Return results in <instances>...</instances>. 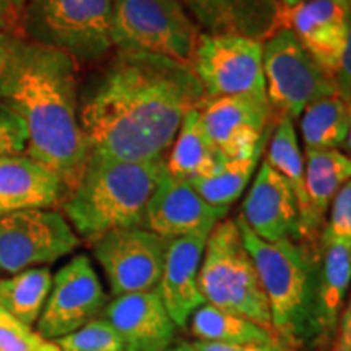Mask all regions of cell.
<instances>
[{
	"label": "cell",
	"instance_id": "obj_37",
	"mask_svg": "<svg viewBox=\"0 0 351 351\" xmlns=\"http://www.w3.org/2000/svg\"><path fill=\"white\" fill-rule=\"evenodd\" d=\"M16 41H19V38L0 33V82H2L3 73H5L8 60H10L13 47H15Z\"/></svg>",
	"mask_w": 351,
	"mask_h": 351
},
{
	"label": "cell",
	"instance_id": "obj_34",
	"mask_svg": "<svg viewBox=\"0 0 351 351\" xmlns=\"http://www.w3.org/2000/svg\"><path fill=\"white\" fill-rule=\"evenodd\" d=\"M335 83L339 96L346 103H351V12H350V25L348 34H346V43L339 70L335 73Z\"/></svg>",
	"mask_w": 351,
	"mask_h": 351
},
{
	"label": "cell",
	"instance_id": "obj_29",
	"mask_svg": "<svg viewBox=\"0 0 351 351\" xmlns=\"http://www.w3.org/2000/svg\"><path fill=\"white\" fill-rule=\"evenodd\" d=\"M62 351H127L124 340L104 319H93L77 332L57 340Z\"/></svg>",
	"mask_w": 351,
	"mask_h": 351
},
{
	"label": "cell",
	"instance_id": "obj_7",
	"mask_svg": "<svg viewBox=\"0 0 351 351\" xmlns=\"http://www.w3.org/2000/svg\"><path fill=\"white\" fill-rule=\"evenodd\" d=\"M200 34L178 0H112L111 38L117 52L155 54L191 67Z\"/></svg>",
	"mask_w": 351,
	"mask_h": 351
},
{
	"label": "cell",
	"instance_id": "obj_21",
	"mask_svg": "<svg viewBox=\"0 0 351 351\" xmlns=\"http://www.w3.org/2000/svg\"><path fill=\"white\" fill-rule=\"evenodd\" d=\"M351 285V247L320 236L317 317L322 346L332 343Z\"/></svg>",
	"mask_w": 351,
	"mask_h": 351
},
{
	"label": "cell",
	"instance_id": "obj_39",
	"mask_svg": "<svg viewBox=\"0 0 351 351\" xmlns=\"http://www.w3.org/2000/svg\"><path fill=\"white\" fill-rule=\"evenodd\" d=\"M278 2L282 8H295L298 5H301V3L307 2V0H278Z\"/></svg>",
	"mask_w": 351,
	"mask_h": 351
},
{
	"label": "cell",
	"instance_id": "obj_22",
	"mask_svg": "<svg viewBox=\"0 0 351 351\" xmlns=\"http://www.w3.org/2000/svg\"><path fill=\"white\" fill-rule=\"evenodd\" d=\"M304 168L309 200L307 241L319 243L333 197L351 179V156L339 150H304Z\"/></svg>",
	"mask_w": 351,
	"mask_h": 351
},
{
	"label": "cell",
	"instance_id": "obj_12",
	"mask_svg": "<svg viewBox=\"0 0 351 351\" xmlns=\"http://www.w3.org/2000/svg\"><path fill=\"white\" fill-rule=\"evenodd\" d=\"M168 241L143 228H127L93 243L95 258L108 276L112 296L155 289L163 275Z\"/></svg>",
	"mask_w": 351,
	"mask_h": 351
},
{
	"label": "cell",
	"instance_id": "obj_32",
	"mask_svg": "<svg viewBox=\"0 0 351 351\" xmlns=\"http://www.w3.org/2000/svg\"><path fill=\"white\" fill-rule=\"evenodd\" d=\"M26 148V129L19 114L0 103V158L20 156Z\"/></svg>",
	"mask_w": 351,
	"mask_h": 351
},
{
	"label": "cell",
	"instance_id": "obj_4",
	"mask_svg": "<svg viewBox=\"0 0 351 351\" xmlns=\"http://www.w3.org/2000/svg\"><path fill=\"white\" fill-rule=\"evenodd\" d=\"M166 171V156L134 163L90 155L75 191L60 205L78 234L93 244L111 231L143 226L148 202Z\"/></svg>",
	"mask_w": 351,
	"mask_h": 351
},
{
	"label": "cell",
	"instance_id": "obj_41",
	"mask_svg": "<svg viewBox=\"0 0 351 351\" xmlns=\"http://www.w3.org/2000/svg\"><path fill=\"white\" fill-rule=\"evenodd\" d=\"M348 114H350V129H348V137H346V148L351 153V103H348Z\"/></svg>",
	"mask_w": 351,
	"mask_h": 351
},
{
	"label": "cell",
	"instance_id": "obj_36",
	"mask_svg": "<svg viewBox=\"0 0 351 351\" xmlns=\"http://www.w3.org/2000/svg\"><path fill=\"white\" fill-rule=\"evenodd\" d=\"M332 351H351V298L340 314L332 340Z\"/></svg>",
	"mask_w": 351,
	"mask_h": 351
},
{
	"label": "cell",
	"instance_id": "obj_28",
	"mask_svg": "<svg viewBox=\"0 0 351 351\" xmlns=\"http://www.w3.org/2000/svg\"><path fill=\"white\" fill-rule=\"evenodd\" d=\"M52 276L47 269H29L8 280H0V307L25 326L36 322L49 295Z\"/></svg>",
	"mask_w": 351,
	"mask_h": 351
},
{
	"label": "cell",
	"instance_id": "obj_42",
	"mask_svg": "<svg viewBox=\"0 0 351 351\" xmlns=\"http://www.w3.org/2000/svg\"><path fill=\"white\" fill-rule=\"evenodd\" d=\"M262 2L269 3V5H274V7H280V2H278V0H262Z\"/></svg>",
	"mask_w": 351,
	"mask_h": 351
},
{
	"label": "cell",
	"instance_id": "obj_6",
	"mask_svg": "<svg viewBox=\"0 0 351 351\" xmlns=\"http://www.w3.org/2000/svg\"><path fill=\"white\" fill-rule=\"evenodd\" d=\"M112 0H28L25 41L52 47L75 62H96L112 49Z\"/></svg>",
	"mask_w": 351,
	"mask_h": 351
},
{
	"label": "cell",
	"instance_id": "obj_17",
	"mask_svg": "<svg viewBox=\"0 0 351 351\" xmlns=\"http://www.w3.org/2000/svg\"><path fill=\"white\" fill-rule=\"evenodd\" d=\"M241 217L254 234L269 243L302 239L300 212L287 181L263 161L243 202Z\"/></svg>",
	"mask_w": 351,
	"mask_h": 351
},
{
	"label": "cell",
	"instance_id": "obj_27",
	"mask_svg": "<svg viewBox=\"0 0 351 351\" xmlns=\"http://www.w3.org/2000/svg\"><path fill=\"white\" fill-rule=\"evenodd\" d=\"M263 148H258L256 153L238 158V160H226L218 165V168L207 178H195L187 181L195 189L197 194L212 207H228L234 200H238L245 191L247 184L256 171L261 160Z\"/></svg>",
	"mask_w": 351,
	"mask_h": 351
},
{
	"label": "cell",
	"instance_id": "obj_18",
	"mask_svg": "<svg viewBox=\"0 0 351 351\" xmlns=\"http://www.w3.org/2000/svg\"><path fill=\"white\" fill-rule=\"evenodd\" d=\"M208 236L210 232H197L168 241L163 275L156 288L169 317L179 328L186 327L192 314L205 304L199 271Z\"/></svg>",
	"mask_w": 351,
	"mask_h": 351
},
{
	"label": "cell",
	"instance_id": "obj_16",
	"mask_svg": "<svg viewBox=\"0 0 351 351\" xmlns=\"http://www.w3.org/2000/svg\"><path fill=\"white\" fill-rule=\"evenodd\" d=\"M124 340L127 351H166L176 339V326L158 288L117 296L101 311Z\"/></svg>",
	"mask_w": 351,
	"mask_h": 351
},
{
	"label": "cell",
	"instance_id": "obj_5",
	"mask_svg": "<svg viewBox=\"0 0 351 351\" xmlns=\"http://www.w3.org/2000/svg\"><path fill=\"white\" fill-rule=\"evenodd\" d=\"M199 287L205 302L252 320L275 337L269 301L234 219L225 218L210 232Z\"/></svg>",
	"mask_w": 351,
	"mask_h": 351
},
{
	"label": "cell",
	"instance_id": "obj_10",
	"mask_svg": "<svg viewBox=\"0 0 351 351\" xmlns=\"http://www.w3.org/2000/svg\"><path fill=\"white\" fill-rule=\"evenodd\" d=\"M191 69L207 99L267 90L262 41L247 36L202 33Z\"/></svg>",
	"mask_w": 351,
	"mask_h": 351
},
{
	"label": "cell",
	"instance_id": "obj_40",
	"mask_svg": "<svg viewBox=\"0 0 351 351\" xmlns=\"http://www.w3.org/2000/svg\"><path fill=\"white\" fill-rule=\"evenodd\" d=\"M166 351H197L192 343H181L178 346H174V348H168Z\"/></svg>",
	"mask_w": 351,
	"mask_h": 351
},
{
	"label": "cell",
	"instance_id": "obj_13",
	"mask_svg": "<svg viewBox=\"0 0 351 351\" xmlns=\"http://www.w3.org/2000/svg\"><path fill=\"white\" fill-rule=\"evenodd\" d=\"M52 283V293L38 324L43 339L67 337L96 319L106 307V293L90 258L83 254L57 271Z\"/></svg>",
	"mask_w": 351,
	"mask_h": 351
},
{
	"label": "cell",
	"instance_id": "obj_30",
	"mask_svg": "<svg viewBox=\"0 0 351 351\" xmlns=\"http://www.w3.org/2000/svg\"><path fill=\"white\" fill-rule=\"evenodd\" d=\"M328 210V221L320 236L341 241L351 247V179L337 192Z\"/></svg>",
	"mask_w": 351,
	"mask_h": 351
},
{
	"label": "cell",
	"instance_id": "obj_19",
	"mask_svg": "<svg viewBox=\"0 0 351 351\" xmlns=\"http://www.w3.org/2000/svg\"><path fill=\"white\" fill-rule=\"evenodd\" d=\"M205 34H239L265 41L278 29L282 7L262 0H178Z\"/></svg>",
	"mask_w": 351,
	"mask_h": 351
},
{
	"label": "cell",
	"instance_id": "obj_11",
	"mask_svg": "<svg viewBox=\"0 0 351 351\" xmlns=\"http://www.w3.org/2000/svg\"><path fill=\"white\" fill-rule=\"evenodd\" d=\"M80 238L59 212L21 210L0 217V270L19 274L73 252Z\"/></svg>",
	"mask_w": 351,
	"mask_h": 351
},
{
	"label": "cell",
	"instance_id": "obj_9",
	"mask_svg": "<svg viewBox=\"0 0 351 351\" xmlns=\"http://www.w3.org/2000/svg\"><path fill=\"white\" fill-rule=\"evenodd\" d=\"M200 121L221 161L245 158L265 147L276 124L267 90L207 99Z\"/></svg>",
	"mask_w": 351,
	"mask_h": 351
},
{
	"label": "cell",
	"instance_id": "obj_31",
	"mask_svg": "<svg viewBox=\"0 0 351 351\" xmlns=\"http://www.w3.org/2000/svg\"><path fill=\"white\" fill-rule=\"evenodd\" d=\"M43 337L0 307V351H36Z\"/></svg>",
	"mask_w": 351,
	"mask_h": 351
},
{
	"label": "cell",
	"instance_id": "obj_33",
	"mask_svg": "<svg viewBox=\"0 0 351 351\" xmlns=\"http://www.w3.org/2000/svg\"><path fill=\"white\" fill-rule=\"evenodd\" d=\"M28 0H0V33L23 39L21 23Z\"/></svg>",
	"mask_w": 351,
	"mask_h": 351
},
{
	"label": "cell",
	"instance_id": "obj_25",
	"mask_svg": "<svg viewBox=\"0 0 351 351\" xmlns=\"http://www.w3.org/2000/svg\"><path fill=\"white\" fill-rule=\"evenodd\" d=\"M300 127L304 150H339L348 137V103L340 96L314 101L302 111Z\"/></svg>",
	"mask_w": 351,
	"mask_h": 351
},
{
	"label": "cell",
	"instance_id": "obj_26",
	"mask_svg": "<svg viewBox=\"0 0 351 351\" xmlns=\"http://www.w3.org/2000/svg\"><path fill=\"white\" fill-rule=\"evenodd\" d=\"M192 335L204 341L219 343H276L269 330L241 315L204 304L191 317Z\"/></svg>",
	"mask_w": 351,
	"mask_h": 351
},
{
	"label": "cell",
	"instance_id": "obj_35",
	"mask_svg": "<svg viewBox=\"0 0 351 351\" xmlns=\"http://www.w3.org/2000/svg\"><path fill=\"white\" fill-rule=\"evenodd\" d=\"M197 351H285L276 343H219V341H194Z\"/></svg>",
	"mask_w": 351,
	"mask_h": 351
},
{
	"label": "cell",
	"instance_id": "obj_23",
	"mask_svg": "<svg viewBox=\"0 0 351 351\" xmlns=\"http://www.w3.org/2000/svg\"><path fill=\"white\" fill-rule=\"evenodd\" d=\"M267 163L274 168L291 189L298 204L301 221V236L307 241L309 230V200L306 192V168L304 153L301 152L300 142L293 119L278 117L275 130L270 135L269 150H267Z\"/></svg>",
	"mask_w": 351,
	"mask_h": 351
},
{
	"label": "cell",
	"instance_id": "obj_24",
	"mask_svg": "<svg viewBox=\"0 0 351 351\" xmlns=\"http://www.w3.org/2000/svg\"><path fill=\"white\" fill-rule=\"evenodd\" d=\"M219 163L221 160L202 127L200 109H194L184 117L173 142V152L166 158L168 173L182 181H192L207 178Z\"/></svg>",
	"mask_w": 351,
	"mask_h": 351
},
{
	"label": "cell",
	"instance_id": "obj_3",
	"mask_svg": "<svg viewBox=\"0 0 351 351\" xmlns=\"http://www.w3.org/2000/svg\"><path fill=\"white\" fill-rule=\"evenodd\" d=\"M234 221L269 301L271 328L278 345L285 351L322 346L317 317L320 241L269 243L254 234L241 215Z\"/></svg>",
	"mask_w": 351,
	"mask_h": 351
},
{
	"label": "cell",
	"instance_id": "obj_2",
	"mask_svg": "<svg viewBox=\"0 0 351 351\" xmlns=\"http://www.w3.org/2000/svg\"><path fill=\"white\" fill-rule=\"evenodd\" d=\"M77 73L72 57L19 39L0 82V103L25 124L26 156L62 182L65 197L75 191L91 155L80 122Z\"/></svg>",
	"mask_w": 351,
	"mask_h": 351
},
{
	"label": "cell",
	"instance_id": "obj_15",
	"mask_svg": "<svg viewBox=\"0 0 351 351\" xmlns=\"http://www.w3.org/2000/svg\"><path fill=\"white\" fill-rule=\"evenodd\" d=\"M228 212V207H212L187 181L166 171L148 202L143 226L165 239L182 238L197 232H212Z\"/></svg>",
	"mask_w": 351,
	"mask_h": 351
},
{
	"label": "cell",
	"instance_id": "obj_14",
	"mask_svg": "<svg viewBox=\"0 0 351 351\" xmlns=\"http://www.w3.org/2000/svg\"><path fill=\"white\" fill-rule=\"evenodd\" d=\"M351 0H307L295 8H282L278 28L296 34L304 49L335 78L350 25Z\"/></svg>",
	"mask_w": 351,
	"mask_h": 351
},
{
	"label": "cell",
	"instance_id": "obj_8",
	"mask_svg": "<svg viewBox=\"0 0 351 351\" xmlns=\"http://www.w3.org/2000/svg\"><path fill=\"white\" fill-rule=\"evenodd\" d=\"M267 96L280 117L298 119L314 101L339 96L335 78L304 49L296 34L278 28L262 43Z\"/></svg>",
	"mask_w": 351,
	"mask_h": 351
},
{
	"label": "cell",
	"instance_id": "obj_1",
	"mask_svg": "<svg viewBox=\"0 0 351 351\" xmlns=\"http://www.w3.org/2000/svg\"><path fill=\"white\" fill-rule=\"evenodd\" d=\"M205 101L189 65L117 52L80 96V122L91 155L140 163L166 156L184 117Z\"/></svg>",
	"mask_w": 351,
	"mask_h": 351
},
{
	"label": "cell",
	"instance_id": "obj_20",
	"mask_svg": "<svg viewBox=\"0 0 351 351\" xmlns=\"http://www.w3.org/2000/svg\"><path fill=\"white\" fill-rule=\"evenodd\" d=\"M62 182L28 156L0 158V217L62 204Z\"/></svg>",
	"mask_w": 351,
	"mask_h": 351
},
{
	"label": "cell",
	"instance_id": "obj_38",
	"mask_svg": "<svg viewBox=\"0 0 351 351\" xmlns=\"http://www.w3.org/2000/svg\"><path fill=\"white\" fill-rule=\"evenodd\" d=\"M36 351H62V348H60L59 345H57V341L54 343V341H41V345L38 346Z\"/></svg>",
	"mask_w": 351,
	"mask_h": 351
}]
</instances>
